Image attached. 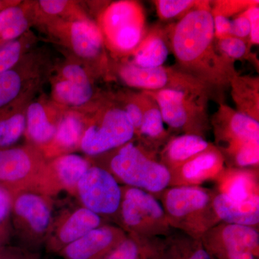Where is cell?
I'll return each instance as SVG.
<instances>
[{"label": "cell", "mask_w": 259, "mask_h": 259, "mask_svg": "<svg viewBox=\"0 0 259 259\" xmlns=\"http://www.w3.org/2000/svg\"><path fill=\"white\" fill-rule=\"evenodd\" d=\"M214 40L213 15L205 8L184 15L170 37V47L184 73L208 89L230 85L236 74L231 59L221 54Z\"/></svg>", "instance_id": "cell-1"}, {"label": "cell", "mask_w": 259, "mask_h": 259, "mask_svg": "<svg viewBox=\"0 0 259 259\" xmlns=\"http://www.w3.org/2000/svg\"><path fill=\"white\" fill-rule=\"evenodd\" d=\"M97 157L106 162H96L111 173L117 182L149 193H157L171 182L169 168L148 157L144 150L132 141Z\"/></svg>", "instance_id": "cell-2"}, {"label": "cell", "mask_w": 259, "mask_h": 259, "mask_svg": "<svg viewBox=\"0 0 259 259\" xmlns=\"http://www.w3.org/2000/svg\"><path fill=\"white\" fill-rule=\"evenodd\" d=\"M87 115L79 150L88 158L101 156L133 141L134 126L118 104L102 99Z\"/></svg>", "instance_id": "cell-3"}, {"label": "cell", "mask_w": 259, "mask_h": 259, "mask_svg": "<svg viewBox=\"0 0 259 259\" xmlns=\"http://www.w3.org/2000/svg\"><path fill=\"white\" fill-rule=\"evenodd\" d=\"M54 220V201L50 196L35 190L13 194L10 223L20 246L39 252L45 245Z\"/></svg>", "instance_id": "cell-4"}, {"label": "cell", "mask_w": 259, "mask_h": 259, "mask_svg": "<svg viewBox=\"0 0 259 259\" xmlns=\"http://www.w3.org/2000/svg\"><path fill=\"white\" fill-rule=\"evenodd\" d=\"M51 98L70 110L87 112L102 100L97 95L91 70L70 56L51 70Z\"/></svg>", "instance_id": "cell-5"}, {"label": "cell", "mask_w": 259, "mask_h": 259, "mask_svg": "<svg viewBox=\"0 0 259 259\" xmlns=\"http://www.w3.org/2000/svg\"><path fill=\"white\" fill-rule=\"evenodd\" d=\"M51 38L69 51V55L91 70L95 75L97 64L105 55L103 35L97 23L90 18L75 20L51 19L41 22Z\"/></svg>", "instance_id": "cell-6"}, {"label": "cell", "mask_w": 259, "mask_h": 259, "mask_svg": "<svg viewBox=\"0 0 259 259\" xmlns=\"http://www.w3.org/2000/svg\"><path fill=\"white\" fill-rule=\"evenodd\" d=\"M144 15L139 3L118 1L109 5L99 16L105 47L117 55L132 54L144 37Z\"/></svg>", "instance_id": "cell-7"}, {"label": "cell", "mask_w": 259, "mask_h": 259, "mask_svg": "<svg viewBox=\"0 0 259 259\" xmlns=\"http://www.w3.org/2000/svg\"><path fill=\"white\" fill-rule=\"evenodd\" d=\"M207 89L188 75L176 86L147 94L156 102L165 123L173 129H189L205 113Z\"/></svg>", "instance_id": "cell-8"}, {"label": "cell", "mask_w": 259, "mask_h": 259, "mask_svg": "<svg viewBox=\"0 0 259 259\" xmlns=\"http://www.w3.org/2000/svg\"><path fill=\"white\" fill-rule=\"evenodd\" d=\"M54 63L47 49L35 47L13 67L1 73L0 110L28 94L40 91Z\"/></svg>", "instance_id": "cell-9"}, {"label": "cell", "mask_w": 259, "mask_h": 259, "mask_svg": "<svg viewBox=\"0 0 259 259\" xmlns=\"http://www.w3.org/2000/svg\"><path fill=\"white\" fill-rule=\"evenodd\" d=\"M48 160L32 145L0 149V187L11 191L36 190Z\"/></svg>", "instance_id": "cell-10"}, {"label": "cell", "mask_w": 259, "mask_h": 259, "mask_svg": "<svg viewBox=\"0 0 259 259\" xmlns=\"http://www.w3.org/2000/svg\"><path fill=\"white\" fill-rule=\"evenodd\" d=\"M76 196L82 207L102 218H118L122 187L111 173L97 165H92L81 177Z\"/></svg>", "instance_id": "cell-11"}, {"label": "cell", "mask_w": 259, "mask_h": 259, "mask_svg": "<svg viewBox=\"0 0 259 259\" xmlns=\"http://www.w3.org/2000/svg\"><path fill=\"white\" fill-rule=\"evenodd\" d=\"M92 165L90 158L74 153L48 160L36 190L51 197L61 191L76 196L78 183Z\"/></svg>", "instance_id": "cell-12"}, {"label": "cell", "mask_w": 259, "mask_h": 259, "mask_svg": "<svg viewBox=\"0 0 259 259\" xmlns=\"http://www.w3.org/2000/svg\"><path fill=\"white\" fill-rule=\"evenodd\" d=\"M67 109L54 102L49 95L40 94L29 104L26 111V144L39 149L47 147Z\"/></svg>", "instance_id": "cell-13"}, {"label": "cell", "mask_w": 259, "mask_h": 259, "mask_svg": "<svg viewBox=\"0 0 259 259\" xmlns=\"http://www.w3.org/2000/svg\"><path fill=\"white\" fill-rule=\"evenodd\" d=\"M102 225H105L103 218L82 206L66 211L54 218L44 247L48 253L58 254L65 247Z\"/></svg>", "instance_id": "cell-14"}, {"label": "cell", "mask_w": 259, "mask_h": 259, "mask_svg": "<svg viewBox=\"0 0 259 259\" xmlns=\"http://www.w3.org/2000/svg\"><path fill=\"white\" fill-rule=\"evenodd\" d=\"M214 125L218 139L228 144L225 149L231 157L240 148L259 144L258 120L231 107H220L214 117Z\"/></svg>", "instance_id": "cell-15"}, {"label": "cell", "mask_w": 259, "mask_h": 259, "mask_svg": "<svg viewBox=\"0 0 259 259\" xmlns=\"http://www.w3.org/2000/svg\"><path fill=\"white\" fill-rule=\"evenodd\" d=\"M126 236L118 227L102 225L65 247L58 255L63 259H102Z\"/></svg>", "instance_id": "cell-16"}, {"label": "cell", "mask_w": 259, "mask_h": 259, "mask_svg": "<svg viewBox=\"0 0 259 259\" xmlns=\"http://www.w3.org/2000/svg\"><path fill=\"white\" fill-rule=\"evenodd\" d=\"M115 71L117 77L126 86L147 92L175 86L182 76V72L170 71L163 66L144 68L128 61L115 64Z\"/></svg>", "instance_id": "cell-17"}, {"label": "cell", "mask_w": 259, "mask_h": 259, "mask_svg": "<svg viewBox=\"0 0 259 259\" xmlns=\"http://www.w3.org/2000/svg\"><path fill=\"white\" fill-rule=\"evenodd\" d=\"M86 122L85 112L67 109L58 125L54 139L42 150L47 159L79 150Z\"/></svg>", "instance_id": "cell-18"}, {"label": "cell", "mask_w": 259, "mask_h": 259, "mask_svg": "<svg viewBox=\"0 0 259 259\" xmlns=\"http://www.w3.org/2000/svg\"><path fill=\"white\" fill-rule=\"evenodd\" d=\"M210 197L203 189L195 186H180L167 190L164 209L171 217L182 219L203 210Z\"/></svg>", "instance_id": "cell-19"}, {"label": "cell", "mask_w": 259, "mask_h": 259, "mask_svg": "<svg viewBox=\"0 0 259 259\" xmlns=\"http://www.w3.org/2000/svg\"><path fill=\"white\" fill-rule=\"evenodd\" d=\"M39 93L28 94L0 110V149L15 146L25 136L27 107Z\"/></svg>", "instance_id": "cell-20"}, {"label": "cell", "mask_w": 259, "mask_h": 259, "mask_svg": "<svg viewBox=\"0 0 259 259\" xmlns=\"http://www.w3.org/2000/svg\"><path fill=\"white\" fill-rule=\"evenodd\" d=\"M218 233L228 259H255L259 235L253 227L226 223Z\"/></svg>", "instance_id": "cell-21"}, {"label": "cell", "mask_w": 259, "mask_h": 259, "mask_svg": "<svg viewBox=\"0 0 259 259\" xmlns=\"http://www.w3.org/2000/svg\"><path fill=\"white\" fill-rule=\"evenodd\" d=\"M212 207L226 224L254 227L259 223L258 195L245 202H236L220 193L212 201Z\"/></svg>", "instance_id": "cell-22"}, {"label": "cell", "mask_w": 259, "mask_h": 259, "mask_svg": "<svg viewBox=\"0 0 259 259\" xmlns=\"http://www.w3.org/2000/svg\"><path fill=\"white\" fill-rule=\"evenodd\" d=\"M222 153L216 148H207L203 152L177 167L178 175L189 184L199 183L214 177L223 167Z\"/></svg>", "instance_id": "cell-23"}, {"label": "cell", "mask_w": 259, "mask_h": 259, "mask_svg": "<svg viewBox=\"0 0 259 259\" xmlns=\"http://www.w3.org/2000/svg\"><path fill=\"white\" fill-rule=\"evenodd\" d=\"M209 148L208 142L202 136L186 134L172 139L163 154L165 160L175 168Z\"/></svg>", "instance_id": "cell-24"}, {"label": "cell", "mask_w": 259, "mask_h": 259, "mask_svg": "<svg viewBox=\"0 0 259 259\" xmlns=\"http://www.w3.org/2000/svg\"><path fill=\"white\" fill-rule=\"evenodd\" d=\"M237 111L258 120V80L235 75L230 82Z\"/></svg>", "instance_id": "cell-25"}, {"label": "cell", "mask_w": 259, "mask_h": 259, "mask_svg": "<svg viewBox=\"0 0 259 259\" xmlns=\"http://www.w3.org/2000/svg\"><path fill=\"white\" fill-rule=\"evenodd\" d=\"M169 50L163 37L157 34H151L143 39L139 47L133 53L129 62L144 68L163 66L168 58Z\"/></svg>", "instance_id": "cell-26"}, {"label": "cell", "mask_w": 259, "mask_h": 259, "mask_svg": "<svg viewBox=\"0 0 259 259\" xmlns=\"http://www.w3.org/2000/svg\"><path fill=\"white\" fill-rule=\"evenodd\" d=\"M37 37L30 30L14 41L0 46V74L18 64L27 53L35 48Z\"/></svg>", "instance_id": "cell-27"}, {"label": "cell", "mask_w": 259, "mask_h": 259, "mask_svg": "<svg viewBox=\"0 0 259 259\" xmlns=\"http://www.w3.org/2000/svg\"><path fill=\"white\" fill-rule=\"evenodd\" d=\"M221 193L236 202H245L258 195L252 175L245 171L231 175L223 184Z\"/></svg>", "instance_id": "cell-28"}, {"label": "cell", "mask_w": 259, "mask_h": 259, "mask_svg": "<svg viewBox=\"0 0 259 259\" xmlns=\"http://www.w3.org/2000/svg\"><path fill=\"white\" fill-rule=\"evenodd\" d=\"M143 97L142 122L137 134L150 139H158L165 136L164 122L159 108L155 102L154 105Z\"/></svg>", "instance_id": "cell-29"}, {"label": "cell", "mask_w": 259, "mask_h": 259, "mask_svg": "<svg viewBox=\"0 0 259 259\" xmlns=\"http://www.w3.org/2000/svg\"><path fill=\"white\" fill-rule=\"evenodd\" d=\"M34 2H21L0 11V34L15 22L31 13Z\"/></svg>", "instance_id": "cell-30"}, {"label": "cell", "mask_w": 259, "mask_h": 259, "mask_svg": "<svg viewBox=\"0 0 259 259\" xmlns=\"http://www.w3.org/2000/svg\"><path fill=\"white\" fill-rule=\"evenodd\" d=\"M218 51L229 59H241L248 53V47L245 40L233 36L218 39Z\"/></svg>", "instance_id": "cell-31"}, {"label": "cell", "mask_w": 259, "mask_h": 259, "mask_svg": "<svg viewBox=\"0 0 259 259\" xmlns=\"http://www.w3.org/2000/svg\"><path fill=\"white\" fill-rule=\"evenodd\" d=\"M141 248L136 236H126L102 259H139Z\"/></svg>", "instance_id": "cell-32"}, {"label": "cell", "mask_w": 259, "mask_h": 259, "mask_svg": "<svg viewBox=\"0 0 259 259\" xmlns=\"http://www.w3.org/2000/svg\"><path fill=\"white\" fill-rule=\"evenodd\" d=\"M156 3L158 15L166 20L183 14L195 5L192 0H159Z\"/></svg>", "instance_id": "cell-33"}, {"label": "cell", "mask_w": 259, "mask_h": 259, "mask_svg": "<svg viewBox=\"0 0 259 259\" xmlns=\"http://www.w3.org/2000/svg\"><path fill=\"white\" fill-rule=\"evenodd\" d=\"M235 163L238 166L246 167L258 164L259 144H253L240 148L233 155Z\"/></svg>", "instance_id": "cell-34"}, {"label": "cell", "mask_w": 259, "mask_h": 259, "mask_svg": "<svg viewBox=\"0 0 259 259\" xmlns=\"http://www.w3.org/2000/svg\"><path fill=\"white\" fill-rule=\"evenodd\" d=\"M120 107L125 111L134 126L136 134H137L142 122L143 113H144L143 97L130 99L129 101H125V103L120 105Z\"/></svg>", "instance_id": "cell-35"}, {"label": "cell", "mask_w": 259, "mask_h": 259, "mask_svg": "<svg viewBox=\"0 0 259 259\" xmlns=\"http://www.w3.org/2000/svg\"><path fill=\"white\" fill-rule=\"evenodd\" d=\"M0 259H40V253L20 245H8L0 250Z\"/></svg>", "instance_id": "cell-36"}, {"label": "cell", "mask_w": 259, "mask_h": 259, "mask_svg": "<svg viewBox=\"0 0 259 259\" xmlns=\"http://www.w3.org/2000/svg\"><path fill=\"white\" fill-rule=\"evenodd\" d=\"M13 194L11 191L0 187V228L10 223Z\"/></svg>", "instance_id": "cell-37"}, {"label": "cell", "mask_w": 259, "mask_h": 259, "mask_svg": "<svg viewBox=\"0 0 259 259\" xmlns=\"http://www.w3.org/2000/svg\"><path fill=\"white\" fill-rule=\"evenodd\" d=\"M250 32V21L245 13L231 20V36L244 40L249 37Z\"/></svg>", "instance_id": "cell-38"}, {"label": "cell", "mask_w": 259, "mask_h": 259, "mask_svg": "<svg viewBox=\"0 0 259 259\" xmlns=\"http://www.w3.org/2000/svg\"><path fill=\"white\" fill-rule=\"evenodd\" d=\"M250 21V40L252 44L259 42V9L256 5H250L245 12Z\"/></svg>", "instance_id": "cell-39"}, {"label": "cell", "mask_w": 259, "mask_h": 259, "mask_svg": "<svg viewBox=\"0 0 259 259\" xmlns=\"http://www.w3.org/2000/svg\"><path fill=\"white\" fill-rule=\"evenodd\" d=\"M214 36L218 39L231 36V20L221 15H213Z\"/></svg>", "instance_id": "cell-40"}, {"label": "cell", "mask_w": 259, "mask_h": 259, "mask_svg": "<svg viewBox=\"0 0 259 259\" xmlns=\"http://www.w3.org/2000/svg\"><path fill=\"white\" fill-rule=\"evenodd\" d=\"M13 236L11 224L0 228V250L7 245H10V240Z\"/></svg>", "instance_id": "cell-41"}, {"label": "cell", "mask_w": 259, "mask_h": 259, "mask_svg": "<svg viewBox=\"0 0 259 259\" xmlns=\"http://www.w3.org/2000/svg\"><path fill=\"white\" fill-rule=\"evenodd\" d=\"M188 259H211L210 255L202 248H199L194 251Z\"/></svg>", "instance_id": "cell-42"}, {"label": "cell", "mask_w": 259, "mask_h": 259, "mask_svg": "<svg viewBox=\"0 0 259 259\" xmlns=\"http://www.w3.org/2000/svg\"><path fill=\"white\" fill-rule=\"evenodd\" d=\"M20 2L17 0H0V11L12 5L18 4Z\"/></svg>", "instance_id": "cell-43"}]
</instances>
